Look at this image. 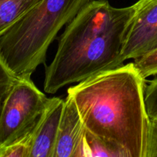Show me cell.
Segmentation results:
<instances>
[{"mask_svg":"<svg viewBox=\"0 0 157 157\" xmlns=\"http://www.w3.org/2000/svg\"><path fill=\"white\" fill-rule=\"evenodd\" d=\"M145 78L134 63L101 72L69 87L84 127L128 157H147L150 119Z\"/></svg>","mask_w":157,"mask_h":157,"instance_id":"6da1fadb","label":"cell"},{"mask_svg":"<svg viewBox=\"0 0 157 157\" xmlns=\"http://www.w3.org/2000/svg\"><path fill=\"white\" fill-rule=\"evenodd\" d=\"M132 12V6L117 8L107 0H92L84 6L58 40L56 54L45 69L44 91L55 94L67 84L122 66Z\"/></svg>","mask_w":157,"mask_h":157,"instance_id":"7a4b0ae2","label":"cell"},{"mask_svg":"<svg viewBox=\"0 0 157 157\" xmlns=\"http://www.w3.org/2000/svg\"><path fill=\"white\" fill-rule=\"evenodd\" d=\"M91 1L42 0L0 37L1 60L17 78H31L59 31Z\"/></svg>","mask_w":157,"mask_h":157,"instance_id":"3957f363","label":"cell"},{"mask_svg":"<svg viewBox=\"0 0 157 157\" xmlns=\"http://www.w3.org/2000/svg\"><path fill=\"white\" fill-rule=\"evenodd\" d=\"M50 101L31 78H18L0 111V147L33 132Z\"/></svg>","mask_w":157,"mask_h":157,"instance_id":"277c9868","label":"cell"},{"mask_svg":"<svg viewBox=\"0 0 157 157\" xmlns=\"http://www.w3.org/2000/svg\"><path fill=\"white\" fill-rule=\"evenodd\" d=\"M132 7L123 46L125 60L157 50V0H138Z\"/></svg>","mask_w":157,"mask_h":157,"instance_id":"5b68a950","label":"cell"},{"mask_svg":"<svg viewBox=\"0 0 157 157\" xmlns=\"http://www.w3.org/2000/svg\"><path fill=\"white\" fill-rule=\"evenodd\" d=\"M64 100L51 98L49 104L32 132L30 157H54Z\"/></svg>","mask_w":157,"mask_h":157,"instance_id":"8992f818","label":"cell"},{"mask_svg":"<svg viewBox=\"0 0 157 157\" xmlns=\"http://www.w3.org/2000/svg\"><path fill=\"white\" fill-rule=\"evenodd\" d=\"M64 100L54 157H75L85 127L73 97L67 94Z\"/></svg>","mask_w":157,"mask_h":157,"instance_id":"52a82bcc","label":"cell"},{"mask_svg":"<svg viewBox=\"0 0 157 157\" xmlns=\"http://www.w3.org/2000/svg\"><path fill=\"white\" fill-rule=\"evenodd\" d=\"M75 157H128L123 149L85 128Z\"/></svg>","mask_w":157,"mask_h":157,"instance_id":"ba28073f","label":"cell"},{"mask_svg":"<svg viewBox=\"0 0 157 157\" xmlns=\"http://www.w3.org/2000/svg\"><path fill=\"white\" fill-rule=\"evenodd\" d=\"M42 0H0V37Z\"/></svg>","mask_w":157,"mask_h":157,"instance_id":"9c48e42d","label":"cell"},{"mask_svg":"<svg viewBox=\"0 0 157 157\" xmlns=\"http://www.w3.org/2000/svg\"><path fill=\"white\" fill-rule=\"evenodd\" d=\"M32 133L2 148L1 157H30Z\"/></svg>","mask_w":157,"mask_h":157,"instance_id":"30bf717a","label":"cell"},{"mask_svg":"<svg viewBox=\"0 0 157 157\" xmlns=\"http://www.w3.org/2000/svg\"><path fill=\"white\" fill-rule=\"evenodd\" d=\"M133 63L145 79L157 75V50L136 58Z\"/></svg>","mask_w":157,"mask_h":157,"instance_id":"8fae6325","label":"cell"},{"mask_svg":"<svg viewBox=\"0 0 157 157\" xmlns=\"http://www.w3.org/2000/svg\"><path fill=\"white\" fill-rule=\"evenodd\" d=\"M18 79L0 58V111L11 88Z\"/></svg>","mask_w":157,"mask_h":157,"instance_id":"7c38bea8","label":"cell"},{"mask_svg":"<svg viewBox=\"0 0 157 157\" xmlns=\"http://www.w3.org/2000/svg\"><path fill=\"white\" fill-rule=\"evenodd\" d=\"M145 104L150 121H157V78L149 81L146 85Z\"/></svg>","mask_w":157,"mask_h":157,"instance_id":"4fadbf2b","label":"cell"},{"mask_svg":"<svg viewBox=\"0 0 157 157\" xmlns=\"http://www.w3.org/2000/svg\"><path fill=\"white\" fill-rule=\"evenodd\" d=\"M147 157H157V121H150Z\"/></svg>","mask_w":157,"mask_h":157,"instance_id":"5bb4252c","label":"cell"},{"mask_svg":"<svg viewBox=\"0 0 157 157\" xmlns=\"http://www.w3.org/2000/svg\"><path fill=\"white\" fill-rule=\"evenodd\" d=\"M1 155H2V148L0 147V157H1Z\"/></svg>","mask_w":157,"mask_h":157,"instance_id":"9a60e30c","label":"cell"},{"mask_svg":"<svg viewBox=\"0 0 157 157\" xmlns=\"http://www.w3.org/2000/svg\"></svg>","mask_w":157,"mask_h":157,"instance_id":"2e32d148","label":"cell"}]
</instances>
